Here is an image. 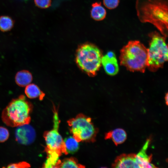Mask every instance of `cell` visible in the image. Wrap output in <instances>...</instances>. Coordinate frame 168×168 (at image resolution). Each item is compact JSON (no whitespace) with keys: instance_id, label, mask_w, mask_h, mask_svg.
<instances>
[{"instance_id":"cell-1","label":"cell","mask_w":168,"mask_h":168,"mask_svg":"<svg viewBox=\"0 0 168 168\" xmlns=\"http://www.w3.org/2000/svg\"><path fill=\"white\" fill-rule=\"evenodd\" d=\"M135 7L140 21L152 24L168 37V0H136Z\"/></svg>"},{"instance_id":"cell-2","label":"cell","mask_w":168,"mask_h":168,"mask_svg":"<svg viewBox=\"0 0 168 168\" xmlns=\"http://www.w3.org/2000/svg\"><path fill=\"white\" fill-rule=\"evenodd\" d=\"M32 105L23 95L13 99L2 111L1 118L7 125L16 127L29 124Z\"/></svg>"},{"instance_id":"cell-3","label":"cell","mask_w":168,"mask_h":168,"mask_svg":"<svg viewBox=\"0 0 168 168\" xmlns=\"http://www.w3.org/2000/svg\"><path fill=\"white\" fill-rule=\"evenodd\" d=\"M147 49L139 41H129L121 49V65L131 72H144L147 67Z\"/></svg>"},{"instance_id":"cell-4","label":"cell","mask_w":168,"mask_h":168,"mask_svg":"<svg viewBox=\"0 0 168 168\" xmlns=\"http://www.w3.org/2000/svg\"><path fill=\"white\" fill-rule=\"evenodd\" d=\"M102 57L97 46L86 42L78 46L75 54V61L81 70L89 76L93 77L101 66Z\"/></svg>"},{"instance_id":"cell-5","label":"cell","mask_w":168,"mask_h":168,"mask_svg":"<svg viewBox=\"0 0 168 168\" xmlns=\"http://www.w3.org/2000/svg\"><path fill=\"white\" fill-rule=\"evenodd\" d=\"M149 36L147 67L150 71L154 72L168 62V43L166 42V37L156 31L150 33Z\"/></svg>"},{"instance_id":"cell-6","label":"cell","mask_w":168,"mask_h":168,"mask_svg":"<svg viewBox=\"0 0 168 168\" xmlns=\"http://www.w3.org/2000/svg\"><path fill=\"white\" fill-rule=\"evenodd\" d=\"M70 133L79 142H94L98 130L94 125L91 119L82 114L67 121Z\"/></svg>"},{"instance_id":"cell-7","label":"cell","mask_w":168,"mask_h":168,"mask_svg":"<svg viewBox=\"0 0 168 168\" xmlns=\"http://www.w3.org/2000/svg\"><path fill=\"white\" fill-rule=\"evenodd\" d=\"M60 122L58 111L54 107L53 128L45 131L43 135L46 144L45 151L47 154L56 153L60 156L62 153L66 155L63 140L58 131Z\"/></svg>"},{"instance_id":"cell-8","label":"cell","mask_w":168,"mask_h":168,"mask_svg":"<svg viewBox=\"0 0 168 168\" xmlns=\"http://www.w3.org/2000/svg\"><path fill=\"white\" fill-rule=\"evenodd\" d=\"M16 141L19 143L28 145L35 140L36 133L34 128L29 124L17 127L15 132Z\"/></svg>"},{"instance_id":"cell-9","label":"cell","mask_w":168,"mask_h":168,"mask_svg":"<svg viewBox=\"0 0 168 168\" xmlns=\"http://www.w3.org/2000/svg\"><path fill=\"white\" fill-rule=\"evenodd\" d=\"M114 168H139L136 160V154H123L117 156L112 165Z\"/></svg>"},{"instance_id":"cell-10","label":"cell","mask_w":168,"mask_h":168,"mask_svg":"<svg viewBox=\"0 0 168 168\" xmlns=\"http://www.w3.org/2000/svg\"><path fill=\"white\" fill-rule=\"evenodd\" d=\"M150 141L149 139H147L142 148L138 154H136V160L139 168L156 167L151 163L152 156H148L146 153Z\"/></svg>"},{"instance_id":"cell-11","label":"cell","mask_w":168,"mask_h":168,"mask_svg":"<svg viewBox=\"0 0 168 168\" xmlns=\"http://www.w3.org/2000/svg\"><path fill=\"white\" fill-rule=\"evenodd\" d=\"M101 63L105 72L108 75L113 76L118 72L119 68L115 56L110 57L106 54L103 56Z\"/></svg>"},{"instance_id":"cell-12","label":"cell","mask_w":168,"mask_h":168,"mask_svg":"<svg viewBox=\"0 0 168 168\" xmlns=\"http://www.w3.org/2000/svg\"><path fill=\"white\" fill-rule=\"evenodd\" d=\"M127 137V134L124 130L122 128H118L106 133L105 139H111L115 145L117 146L124 142L126 140Z\"/></svg>"},{"instance_id":"cell-13","label":"cell","mask_w":168,"mask_h":168,"mask_svg":"<svg viewBox=\"0 0 168 168\" xmlns=\"http://www.w3.org/2000/svg\"><path fill=\"white\" fill-rule=\"evenodd\" d=\"M15 80L17 85L20 87H25L31 83L33 77L30 71L23 70L17 72L15 76Z\"/></svg>"},{"instance_id":"cell-14","label":"cell","mask_w":168,"mask_h":168,"mask_svg":"<svg viewBox=\"0 0 168 168\" xmlns=\"http://www.w3.org/2000/svg\"><path fill=\"white\" fill-rule=\"evenodd\" d=\"M90 12L91 17L96 21H101L104 19L106 16L105 9L101 5L100 2H96L91 5Z\"/></svg>"},{"instance_id":"cell-15","label":"cell","mask_w":168,"mask_h":168,"mask_svg":"<svg viewBox=\"0 0 168 168\" xmlns=\"http://www.w3.org/2000/svg\"><path fill=\"white\" fill-rule=\"evenodd\" d=\"M25 93L28 98L31 99L38 98L42 100L45 96L44 93L39 87L33 83H30L25 87Z\"/></svg>"},{"instance_id":"cell-16","label":"cell","mask_w":168,"mask_h":168,"mask_svg":"<svg viewBox=\"0 0 168 168\" xmlns=\"http://www.w3.org/2000/svg\"><path fill=\"white\" fill-rule=\"evenodd\" d=\"M85 166L79 163L75 158L71 157L65 158L61 161L58 160L54 168H83Z\"/></svg>"},{"instance_id":"cell-17","label":"cell","mask_w":168,"mask_h":168,"mask_svg":"<svg viewBox=\"0 0 168 168\" xmlns=\"http://www.w3.org/2000/svg\"><path fill=\"white\" fill-rule=\"evenodd\" d=\"M63 142L66 155L74 153L78 150L79 148V142L73 136L66 138L63 140Z\"/></svg>"},{"instance_id":"cell-18","label":"cell","mask_w":168,"mask_h":168,"mask_svg":"<svg viewBox=\"0 0 168 168\" xmlns=\"http://www.w3.org/2000/svg\"><path fill=\"white\" fill-rule=\"evenodd\" d=\"M14 21L9 16H0V30L3 32L10 31L14 27Z\"/></svg>"},{"instance_id":"cell-19","label":"cell","mask_w":168,"mask_h":168,"mask_svg":"<svg viewBox=\"0 0 168 168\" xmlns=\"http://www.w3.org/2000/svg\"><path fill=\"white\" fill-rule=\"evenodd\" d=\"M119 0H103L104 6L109 9L116 8L119 5Z\"/></svg>"},{"instance_id":"cell-20","label":"cell","mask_w":168,"mask_h":168,"mask_svg":"<svg viewBox=\"0 0 168 168\" xmlns=\"http://www.w3.org/2000/svg\"><path fill=\"white\" fill-rule=\"evenodd\" d=\"M34 2L36 6L38 7L45 9L51 6V0H34Z\"/></svg>"},{"instance_id":"cell-21","label":"cell","mask_w":168,"mask_h":168,"mask_svg":"<svg viewBox=\"0 0 168 168\" xmlns=\"http://www.w3.org/2000/svg\"><path fill=\"white\" fill-rule=\"evenodd\" d=\"M9 136L8 130L4 127L0 126V142H3L7 141Z\"/></svg>"},{"instance_id":"cell-22","label":"cell","mask_w":168,"mask_h":168,"mask_svg":"<svg viewBox=\"0 0 168 168\" xmlns=\"http://www.w3.org/2000/svg\"><path fill=\"white\" fill-rule=\"evenodd\" d=\"M30 167V164L25 161L10 164L7 167V168H24Z\"/></svg>"},{"instance_id":"cell-23","label":"cell","mask_w":168,"mask_h":168,"mask_svg":"<svg viewBox=\"0 0 168 168\" xmlns=\"http://www.w3.org/2000/svg\"><path fill=\"white\" fill-rule=\"evenodd\" d=\"M165 100L166 104L168 106V92L165 95Z\"/></svg>"}]
</instances>
